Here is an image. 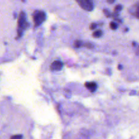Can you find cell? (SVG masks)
<instances>
[{
    "mask_svg": "<svg viewBox=\"0 0 139 139\" xmlns=\"http://www.w3.org/2000/svg\"><path fill=\"white\" fill-rule=\"evenodd\" d=\"M33 18L34 21V25L35 27H38L42 24L45 19V14L43 11L36 10L34 12L33 14Z\"/></svg>",
    "mask_w": 139,
    "mask_h": 139,
    "instance_id": "1",
    "label": "cell"
},
{
    "mask_svg": "<svg viewBox=\"0 0 139 139\" xmlns=\"http://www.w3.org/2000/svg\"><path fill=\"white\" fill-rule=\"evenodd\" d=\"M80 7L86 11L90 12L94 9L93 0H75Z\"/></svg>",
    "mask_w": 139,
    "mask_h": 139,
    "instance_id": "2",
    "label": "cell"
},
{
    "mask_svg": "<svg viewBox=\"0 0 139 139\" xmlns=\"http://www.w3.org/2000/svg\"><path fill=\"white\" fill-rule=\"evenodd\" d=\"M18 28L25 30L29 26V23L26 21V14L24 12H21L18 19Z\"/></svg>",
    "mask_w": 139,
    "mask_h": 139,
    "instance_id": "3",
    "label": "cell"
},
{
    "mask_svg": "<svg viewBox=\"0 0 139 139\" xmlns=\"http://www.w3.org/2000/svg\"><path fill=\"white\" fill-rule=\"evenodd\" d=\"M63 66V64L61 61L60 60H56L54 61L50 65V69L52 71H59Z\"/></svg>",
    "mask_w": 139,
    "mask_h": 139,
    "instance_id": "4",
    "label": "cell"
},
{
    "mask_svg": "<svg viewBox=\"0 0 139 139\" xmlns=\"http://www.w3.org/2000/svg\"><path fill=\"white\" fill-rule=\"evenodd\" d=\"M85 86L90 92H94L97 88V84L94 81L86 82V83H85Z\"/></svg>",
    "mask_w": 139,
    "mask_h": 139,
    "instance_id": "5",
    "label": "cell"
},
{
    "mask_svg": "<svg viewBox=\"0 0 139 139\" xmlns=\"http://www.w3.org/2000/svg\"><path fill=\"white\" fill-rule=\"evenodd\" d=\"M134 15L136 17L139 19V1L137 2L134 6Z\"/></svg>",
    "mask_w": 139,
    "mask_h": 139,
    "instance_id": "6",
    "label": "cell"
},
{
    "mask_svg": "<svg viewBox=\"0 0 139 139\" xmlns=\"http://www.w3.org/2000/svg\"><path fill=\"white\" fill-rule=\"evenodd\" d=\"M102 35V32L101 30H97V31H94L92 34L94 37H100Z\"/></svg>",
    "mask_w": 139,
    "mask_h": 139,
    "instance_id": "7",
    "label": "cell"
},
{
    "mask_svg": "<svg viewBox=\"0 0 139 139\" xmlns=\"http://www.w3.org/2000/svg\"><path fill=\"white\" fill-rule=\"evenodd\" d=\"M81 44H82V42L80 41V40H76L75 41L74 44H73V46L75 48H80L81 46Z\"/></svg>",
    "mask_w": 139,
    "mask_h": 139,
    "instance_id": "8",
    "label": "cell"
},
{
    "mask_svg": "<svg viewBox=\"0 0 139 139\" xmlns=\"http://www.w3.org/2000/svg\"><path fill=\"white\" fill-rule=\"evenodd\" d=\"M122 10V5H117L115 7V10H114V12L118 14L119 12Z\"/></svg>",
    "mask_w": 139,
    "mask_h": 139,
    "instance_id": "9",
    "label": "cell"
},
{
    "mask_svg": "<svg viewBox=\"0 0 139 139\" xmlns=\"http://www.w3.org/2000/svg\"><path fill=\"white\" fill-rule=\"evenodd\" d=\"M110 28L112 30H115L117 28V25L114 22H111V23H110Z\"/></svg>",
    "mask_w": 139,
    "mask_h": 139,
    "instance_id": "10",
    "label": "cell"
},
{
    "mask_svg": "<svg viewBox=\"0 0 139 139\" xmlns=\"http://www.w3.org/2000/svg\"><path fill=\"white\" fill-rule=\"evenodd\" d=\"M10 139H22V136L21 134H16L11 136Z\"/></svg>",
    "mask_w": 139,
    "mask_h": 139,
    "instance_id": "11",
    "label": "cell"
},
{
    "mask_svg": "<svg viewBox=\"0 0 139 139\" xmlns=\"http://www.w3.org/2000/svg\"><path fill=\"white\" fill-rule=\"evenodd\" d=\"M103 13L104 14V15L107 16V17H111V13L109 12V11L108 10H107V9H104V10H103Z\"/></svg>",
    "mask_w": 139,
    "mask_h": 139,
    "instance_id": "12",
    "label": "cell"
},
{
    "mask_svg": "<svg viewBox=\"0 0 139 139\" xmlns=\"http://www.w3.org/2000/svg\"><path fill=\"white\" fill-rule=\"evenodd\" d=\"M83 46H85V47H87L88 48H93V47H94V45H92V44H91L90 43H87V44H85Z\"/></svg>",
    "mask_w": 139,
    "mask_h": 139,
    "instance_id": "13",
    "label": "cell"
},
{
    "mask_svg": "<svg viewBox=\"0 0 139 139\" xmlns=\"http://www.w3.org/2000/svg\"><path fill=\"white\" fill-rule=\"evenodd\" d=\"M96 26H97V24H96V23H92L90 24V30H93V29H94L96 27Z\"/></svg>",
    "mask_w": 139,
    "mask_h": 139,
    "instance_id": "14",
    "label": "cell"
},
{
    "mask_svg": "<svg viewBox=\"0 0 139 139\" xmlns=\"http://www.w3.org/2000/svg\"><path fill=\"white\" fill-rule=\"evenodd\" d=\"M107 1L108 3H109V4H113V3L115 2V0H107Z\"/></svg>",
    "mask_w": 139,
    "mask_h": 139,
    "instance_id": "15",
    "label": "cell"
}]
</instances>
